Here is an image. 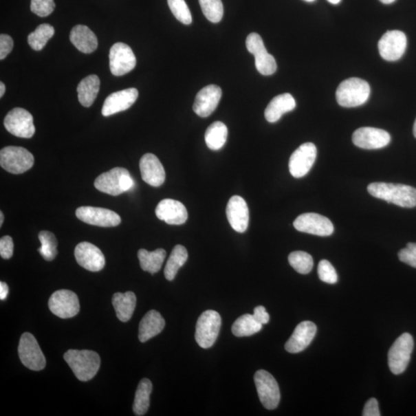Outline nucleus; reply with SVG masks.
<instances>
[{
  "label": "nucleus",
  "instance_id": "f257e3e1",
  "mask_svg": "<svg viewBox=\"0 0 416 416\" xmlns=\"http://www.w3.org/2000/svg\"><path fill=\"white\" fill-rule=\"evenodd\" d=\"M369 193L380 199L402 208L416 206V188L405 184L372 183L368 186Z\"/></svg>",
  "mask_w": 416,
  "mask_h": 416
},
{
  "label": "nucleus",
  "instance_id": "f03ea898",
  "mask_svg": "<svg viewBox=\"0 0 416 416\" xmlns=\"http://www.w3.org/2000/svg\"><path fill=\"white\" fill-rule=\"evenodd\" d=\"M64 360L82 382L92 380L100 367V357L94 351L70 349L64 354Z\"/></svg>",
  "mask_w": 416,
  "mask_h": 416
},
{
  "label": "nucleus",
  "instance_id": "7ed1b4c3",
  "mask_svg": "<svg viewBox=\"0 0 416 416\" xmlns=\"http://www.w3.org/2000/svg\"><path fill=\"white\" fill-rule=\"evenodd\" d=\"M370 86L360 78H349L338 86L336 91L338 104L343 107H360L369 100Z\"/></svg>",
  "mask_w": 416,
  "mask_h": 416
},
{
  "label": "nucleus",
  "instance_id": "20e7f679",
  "mask_svg": "<svg viewBox=\"0 0 416 416\" xmlns=\"http://www.w3.org/2000/svg\"><path fill=\"white\" fill-rule=\"evenodd\" d=\"M94 186L103 193L118 196L131 190L134 187V181L127 169L114 168L97 177Z\"/></svg>",
  "mask_w": 416,
  "mask_h": 416
},
{
  "label": "nucleus",
  "instance_id": "39448f33",
  "mask_svg": "<svg viewBox=\"0 0 416 416\" xmlns=\"http://www.w3.org/2000/svg\"><path fill=\"white\" fill-rule=\"evenodd\" d=\"M34 157L21 146H6L0 151V165L11 174L21 175L32 168Z\"/></svg>",
  "mask_w": 416,
  "mask_h": 416
},
{
  "label": "nucleus",
  "instance_id": "423d86ee",
  "mask_svg": "<svg viewBox=\"0 0 416 416\" xmlns=\"http://www.w3.org/2000/svg\"><path fill=\"white\" fill-rule=\"evenodd\" d=\"M413 349V338L408 333H404L396 339L388 354V366L394 375L405 372L410 362Z\"/></svg>",
  "mask_w": 416,
  "mask_h": 416
},
{
  "label": "nucleus",
  "instance_id": "0eeeda50",
  "mask_svg": "<svg viewBox=\"0 0 416 416\" xmlns=\"http://www.w3.org/2000/svg\"><path fill=\"white\" fill-rule=\"evenodd\" d=\"M221 325V318L214 310H208L201 314L196 325L195 339L199 347L208 349L212 347L219 337Z\"/></svg>",
  "mask_w": 416,
  "mask_h": 416
},
{
  "label": "nucleus",
  "instance_id": "6e6552de",
  "mask_svg": "<svg viewBox=\"0 0 416 416\" xmlns=\"http://www.w3.org/2000/svg\"><path fill=\"white\" fill-rule=\"evenodd\" d=\"M18 353L21 362L30 370L41 371L46 366V358L35 337L29 332L21 336Z\"/></svg>",
  "mask_w": 416,
  "mask_h": 416
},
{
  "label": "nucleus",
  "instance_id": "1a4fd4ad",
  "mask_svg": "<svg viewBox=\"0 0 416 416\" xmlns=\"http://www.w3.org/2000/svg\"><path fill=\"white\" fill-rule=\"evenodd\" d=\"M254 383L261 404L267 409L276 408L281 399L278 384L274 377L265 370L255 373Z\"/></svg>",
  "mask_w": 416,
  "mask_h": 416
},
{
  "label": "nucleus",
  "instance_id": "9d476101",
  "mask_svg": "<svg viewBox=\"0 0 416 416\" xmlns=\"http://www.w3.org/2000/svg\"><path fill=\"white\" fill-rule=\"evenodd\" d=\"M246 47L249 53L255 57V67L264 76H270L276 72L277 63L274 57L268 54L263 40L256 33L250 34L246 39Z\"/></svg>",
  "mask_w": 416,
  "mask_h": 416
},
{
  "label": "nucleus",
  "instance_id": "9b49d317",
  "mask_svg": "<svg viewBox=\"0 0 416 416\" xmlns=\"http://www.w3.org/2000/svg\"><path fill=\"white\" fill-rule=\"evenodd\" d=\"M4 126L12 135L21 138H31L36 131L33 116L21 107L12 109L6 115Z\"/></svg>",
  "mask_w": 416,
  "mask_h": 416
},
{
  "label": "nucleus",
  "instance_id": "f8f14e48",
  "mask_svg": "<svg viewBox=\"0 0 416 416\" xmlns=\"http://www.w3.org/2000/svg\"><path fill=\"white\" fill-rule=\"evenodd\" d=\"M48 305L51 312L61 318H73L80 311L78 297L69 290L55 292L50 298Z\"/></svg>",
  "mask_w": 416,
  "mask_h": 416
},
{
  "label": "nucleus",
  "instance_id": "ddd939ff",
  "mask_svg": "<svg viewBox=\"0 0 416 416\" xmlns=\"http://www.w3.org/2000/svg\"><path fill=\"white\" fill-rule=\"evenodd\" d=\"M110 69L115 76L130 73L136 67L137 60L131 48L124 43L113 45L109 54Z\"/></svg>",
  "mask_w": 416,
  "mask_h": 416
},
{
  "label": "nucleus",
  "instance_id": "4468645a",
  "mask_svg": "<svg viewBox=\"0 0 416 416\" xmlns=\"http://www.w3.org/2000/svg\"><path fill=\"white\" fill-rule=\"evenodd\" d=\"M76 216L88 225L111 228L121 223L119 215L111 210L91 206L80 207L76 210Z\"/></svg>",
  "mask_w": 416,
  "mask_h": 416
},
{
  "label": "nucleus",
  "instance_id": "2eb2a0df",
  "mask_svg": "<svg viewBox=\"0 0 416 416\" xmlns=\"http://www.w3.org/2000/svg\"><path fill=\"white\" fill-rule=\"evenodd\" d=\"M379 51L384 60L396 61L405 54L407 47V38L400 30H390L381 38Z\"/></svg>",
  "mask_w": 416,
  "mask_h": 416
},
{
  "label": "nucleus",
  "instance_id": "dca6fc26",
  "mask_svg": "<svg viewBox=\"0 0 416 416\" xmlns=\"http://www.w3.org/2000/svg\"><path fill=\"white\" fill-rule=\"evenodd\" d=\"M317 149L312 143H305L294 151L289 160V171L296 178L305 176L315 164Z\"/></svg>",
  "mask_w": 416,
  "mask_h": 416
},
{
  "label": "nucleus",
  "instance_id": "f3484780",
  "mask_svg": "<svg viewBox=\"0 0 416 416\" xmlns=\"http://www.w3.org/2000/svg\"><path fill=\"white\" fill-rule=\"evenodd\" d=\"M294 227L298 232L322 237L334 232V226L328 217L316 213L300 215L294 221Z\"/></svg>",
  "mask_w": 416,
  "mask_h": 416
},
{
  "label": "nucleus",
  "instance_id": "a211bd4d",
  "mask_svg": "<svg viewBox=\"0 0 416 416\" xmlns=\"http://www.w3.org/2000/svg\"><path fill=\"white\" fill-rule=\"evenodd\" d=\"M390 140L391 137L387 131L374 127H361L353 135L354 144L366 150L383 149Z\"/></svg>",
  "mask_w": 416,
  "mask_h": 416
},
{
  "label": "nucleus",
  "instance_id": "6ab92c4d",
  "mask_svg": "<svg viewBox=\"0 0 416 416\" xmlns=\"http://www.w3.org/2000/svg\"><path fill=\"white\" fill-rule=\"evenodd\" d=\"M78 263L89 272H100L105 266V257L100 249L91 243L81 242L75 248Z\"/></svg>",
  "mask_w": 416,
  "mask_h": 416
},
{
  "label": "nucleus",
  "instance_id": "aec40b11",
  "mask_svg": "<svg viewBox=\"0 0 416 416\" xmlns=\"http://www.w3.org/2000/svg\"><path fill=\"white\" fill-rule=\"evenodd\" d=\"M138 95L136 88L125 89L109 95L102 107V114L105 117H109L128 110L135 103Z\"/></svg>",
  "mask_w": 416,
  "mask_h": 416
},
{
  "label": "nucleus",
  "instance_id": "412c9836",
  "mask_svg": "<svg viewBox=\"0 0 416 416\" xmlns=\"http://www.w3.org/2000/svg\"><path fill=\"white\" fill-rule=\"evenodd\" d=\"M221 89L211 85L201 89L197 93L193 106L195 113L201 118H208L212 113L221 98Z\"/></svg>",
  "mask_w": 416,
  "mask_h": 416
},
{
  "label": "nucleus",
  "instance_id": "4be33fe9",
  "mask_svg": "<svg viewBox=\"0 0 416 416\" xmlns=\"http://www.w3.org/2000/svg\"><path fill=\"white\" fill-rule=\"evenodd\" d=\"M226 215L230 227L235 232H246L249 223V209L244 198L237 195L230 197L226 208Z\"/></svg>",
  "mask_w": 416,
  "mask_h": 416
},
{
  "label": "nucleus",
  "instance_id": "5701e85b",
  "mask_svg": "<svg viewBox=\"0 0 416 416\" xmlns=\"http://www.w3.org/2000/svg\"><path fill=\"white\" fill-rule=\"evenodd\" d=\"M155 212L160 220L171 226L183 225L188 217V210L184 204L173 199H164L160 202Z\"/></svg>",
  "mask_w": 416,
  "mask_h": 416
},
{
  "label": "nucleus",
  "instance_id": "b1692460",
  "mask_svg": "<svg viewBox=\"0 0 416 416\" xmlns=\"http://www.w3.org/2000/svg\"><path fill=\"white\" fill-rule=\"evenodd\" d=\"M143 181L152 187H160L165 182V171L160 160L153 153H146L140 161Z\"/></svg>",
  "mask_w": 416,
  "mask_h": 416
},
{
  "label": "nucleus",
  "instance_id": "393cba45",
  "mask_svg": "<svg viewBox=\"0 0 416 416\" xmlns=\"http://www.w3.org/2000/svg\"><path fill=\"white\" fill-rule=\"evenodd\" d=\"M317 332L316 324L309 321L300 322L285 344V349L290 353L304 351L312 342Z\"/></svg>",
  "mask_w": 416,
  "mask_h": 416
},
{
  "label": "nucleus",
  "instance_id": "a878e982",
  "mask_svg": "<svg viewBox=\"0 0 416 416\" xmlns=\"http://www.w3.org/2000/svg\"><path fill=\"white\" fill-rule=\"evenodd\" d=\"M70 41L83 54H91L98 47V38L87 25H76L70 32Z\"/></svg>",
  "mask_w": 416,
  "mask_h": 416
},
{
  "label": "nucleus",
  "instance_id": "bb28decb",
  "mask_svg": "<svg viewBox=\"0 0 416 416\" xmlns=\"http://www.w3.org/2000/svg\"><path fill=\"white\" fill-rule=\"evenodd\" d=\"M296 107V100L290 94L276 96L265 109V119L270 123L277 122L283 116V114L292 111Z\"/></svg>",
  "mask_w": 416,
  "mask_h": 416
},
{
  "label": "nucleus",
  "instance_id": "cd10ccee",
  "mask_svg": "<svg viewBox=\"0 0 416 416\" xmlns=\"http://www.w3.org/2000/svg\"><path fill=\"white\" fill-rule=\"evenodd\" d=\"M164 326L165 321L161 314L155 310L147 312L139 325V340L142 342L149 341L159 335L164 330Z\"/></svg>",
  "mask_w": 416,
  "mask_h": 416
},
{
  "label": "nucleus",
  "instance_id": "c85d7f7f",
  "mask_svg": "<svg viewBox=\"0 0 416 416\" xmlns=\"http://www.w3.org/2000/svg\"><path fill=\"white\" fill-rule=\"evenodd\" d=\"M112 303L120 321L127 322L132 318L137 304L135 294L132 292L113 294Z\"/></svg>",
  "mask_w": 416,
  "mask_h": 416
},
{
  "label": "nucleus",
  "instance_id": "c756f323",
  "mask_svg": "<svg viewBox=\"0 0 416 416\" xmlns=\"http://www.w3.org/2000/svg\"><path fill=\"white\" fill-rule=\"evenodd\" d=\"M100 87V80L96 75L88 76L80 81L76 91L82 106L89 107L94 104L98 97Z\"/></svg>",
  "mask_w": 416,
  "mask_h": 416
},
{
  "label": "nucleus",
  "instance_id": "7c9ffc66",
  "mask_svg": "<svg viewBox=\"0 0 416 416\" xmlns=\"http://www.w3.org/2000/svg\"><path fill=\"white\" fill-rule=\"evenodd\" d=\"M166 254L165 250L162 248L157 249L151 252L145 249H140L138 253L140 267L144 272L152 274L157 273L161 270Z\"/></svg>",
  "mask_w": 416,
  "mask_h": 416
},
{
  "label": "nucleus",
  "instance_id": "2f4dec72",
  "mask_svg": "<svg viewBox=\"0 0 416 416\" xmlns=\"http://www.w3.org/2000/svg\"><path fill=\"white\" fill-rule=\"evenodd\" d=\"M228 133L227 126L221 121L210 124L206 133V142L208 149L212 151L221 149L227 142Z\"/></svg>",
  "mask_w": 416,
  "mask_h": 416
},
{
  "label": "nucleus",
  "instance_id": "473e14b6",
  "mask_svg": "<svg viewBox=\"0 0 416 416\" xmlns=\"http://www.w3.org/2000/svg\"><path fill=\"white\" fill-rule=\"evenodd\" d=\"M152 389V383L149 380L144 379L140 382L133 406V413L136 415H144L149 410Z\"/></svg>",
  "mask_w": 416,
  "mask_h": 416
},
{
  "label": "nucleus",
  "instance_id": "72a5a7b5",
  "mask_svg": "<svg viewBox=\"0 0 416 416\" xmlns=\"http://www.w3.org/2000/svg\"><path fill=\"white\" fill-rule=\"evenodd\" d=\"M188 259L187 249L184 246L176 245L170 255L164 268V275L166 280L173 281L180 268L185 264Z\"/></svg>",
  "mask_w": 416,
  "mask_h": 416
},
{
  "label": "nucleus",
  "instance_id": "f704fd0d",
  "mask_svg": "<svg viewBox=\"0 0 416 416\" xmlns=\"http://www.w3.org/2000/svg\"><path fill=\"white\" fill-rule=\"evenodd\" d=\"M262 326L263 325L256 321L253 315L245 314L236 320L232 329L235 336L247 337L260 331Z\"/></svg>",
  "mask_w": 416,
  "mask_h": 416
},
{
  "label": "nucleus",
  "instance_id": "c9c22d12",
  "mask_svg": "<svg viewBox=\"0 0 416 416\" xmlns=\"http://www.w3.org/2000/svg\"><path fill=\"white\" fill-rule=\"evenodd\" d=\"M54 33L55 30L52 25L47 23L41 24L28 36V43L32 49L40 51L46 46Z\"/></svg>",
  "mask_w": 416,
  "mask_h": 416
},
{
  "label": "nucleus",
  "instance_id": "e433bc0d",
  "mask_svg": "<svg viewBox=\"0 0 416 416\" xmlns=\"http://www.w3.org/2000/svg\"><path fill=\"white\" fill-rule=\"evenodd\" d=\"M39 239L41 247L38 249V252L45 260L48 261L54 260L58 254V251H57L58 242H57L55 235L47 230H43L39 234Z\"/></svg>",
  "mask_w": 416,
  "mask_h": 416
},
{
  "label": "nucleus",
  "instance_id": "4c0bfd02",
  "mask_svg": "<svg viewBox=\"0 0 416 416\" xmlns=\"http://www.w3.org/2000/svg\"><path fill=\"white\" fill-rule=\"evenodd\" d=\"M291 266L297 272L309 274L313 268L314 261L311 256L305 252H294L289 256Z\"/></svg>",
  "mask_w": 416,
  "mask_h": 416
},
{
  "label": "nucleus",
  "instance_id": "58836bf2",
  "mask_svg": "<svg viewBox=\"0 0 416 416\" xmlns=\"http://www.w3.org/2000/svg\"><path fill=\"white\" fill-rule=\"evenodd\" d=\"M203 14L208 20L214 23H219L223 15L221 0H199Z\"/></svg>",
  "mask_w": 416,
  "mask_h": 416
},
{
  "label": "nucleus",
  "instance_id": "ea45409f",
  "mask_svg": "<svg viewBox=\"0 0 416 416\" xmlns=\"http://www.w3.org/2000/svg\"><path fill=\"white\" fill-rule=\"evenodd\" d=\"M169 8L177 21L185 25L192 23V17L185 0H168Z\"/></svg>",
  "mask_w": 416,
  "mask_h": 416
},
{
  "label": "nucleus",
  "instance_id": "a19ab883",
  "mask_svg": "<svg viewBox=\"0 0 416 416\" xmlns=\"http://www.w3.org/2000/svg\"><path fill=\"white\" fill-rule=\"evenodd\" d=\"M318 274L320 280L328 284H336L338 281V274L335 267L327 260L319 262Z\"/></svg>",
  "mask_w": 416,
  "mask_h": 416
},
{
  "label": "nucleus",
  "instance_id": "79ce46f5",
  "mask_svg": "<svg viewBox=\"0 0 416 416\" xmlns=\"http://www.w3.org/2000/svg\"><path fill=\"white\" fill-rule=\"evenodd\" d=\"M30 9L36 15L46 17L54 12L55 3L54 0H31Z\"/></svg>",
  "mask_w": 416,
  "mask_h": 416
},
{
  "label": "nucleus",
  "instance_id": "37998d69",
  "mask_svg": "<svg viewBox=\"0 0 416 416\" xmlns=\"http://www.w3.org/2000/svg\"><path fill=\"white\" fill-rule=\"evenodd\" d=\"M399 259L404 263L416 268V243H408L399 252Z\"/></svg>",
  "mask_w": 416,
  "mask_h": 416
},
{
  "label": "nucleus",
  "instance_id": "c03bdc74",
  "mask_svg": "<svg viewBox=\"0 0 416 416\" xmlns=\"http://www.w3.org/2000/svg\"><path fill=\"white\" fill-rule=\"evenodd\" d=\"M14 241L10 236H4L0 240V255L4 259H10L14 254Z\"/></svg>",
  "mask_w": 416,
  "mask_h": 416
},
{
  "label": "nucleus",
  "instance_id": "a18cd8bd",
  "mask_svg": "<svg viewBox=\"0 0 416 416\" xmlns=\"http://www.w3.org/2000/svg\"><path fill=\"white\" fill-rule=\"evenodd\" d=\"M14 48V41L9 35H0V60L3 61L8 56Z\"/></svg>",
  "mask_w": 416,
  "mask_h": 416
},
{
  "label": "nucleus",
  "instance_id": "49530a36",
  "mask_svg": "<svg viewBox=\"0 0 416 416\" xmlns=\"http://www.w3.org/2000/svg\"><path fill=\"white\" fill-rule=\"evenodd\" d=\"M362 415L364 416H380L379 403L377 399L372 398L367 401L364 405Z\"/></svg>",
  "mask_w": 416,
  "mask_h": 416
},
{
  "label": "nucleus",
  "instance_id": "de8ad7c7",
  "mask_svg": "<svg viewBox=\"0 0 416 416\" xmlns=\"http://www.w3.org/2000/svg\"><path fill=\"white\" fill-rule=\"evenodd\" d=\"M253 316L256 321L262 325L268 323L270 320V314L266 311L263 306L256 307L254 310Z\"/></svg>",
  "mask_w": 416,
  "mask_h": 416
},
{
  "label": "nucleus",
  "instance_id": "09e8293b",
  "mask_svg": "<svg viewBox=\"0 0 416 416\" xmlns=\"http://www.w3.org/2000/svg\"><path fill=\"white\" fill-rule=\"evenodd\" d=\"M9 294V287L8 284L3 283H0V299L5 300L6 297H8Z\"/></svg>",
  "mask_w": 416,
  "mask_h": 416
},
{
  "label": "nucleus",
  "instance_id": "8fccbe9b",
  "mask_svg": "<svg viewBox=\"0 0 416 416\" xmlns=\"http://www.w3.org/2000/svg\"><path fill=\"white\" fill-rule=\"evenodd\" d=\"M6 91V87L3 83H0V98H3Z\"/></svg>",
  "mask_w": 416,
  "mask_h": 416
},
{
  "label": "nucleus",
  "instance_id": "3c124183",
  "mask_svg": "<svg viewBox=\"0 0 416 416\" xmlns=\"http://www.w3.org/2000/svg\"><path fill=\"white\" fill-rule=\"evenodd\" d=\"M380 1L384 4H391L395 1V0H380Z\"/></svg>",
  "mask_w": 416,
  "mask_h": 416
},
{
  "label": "nucleus",
  "instance_id": "603ef678",
  "mask_svg": "<svg viewBox=\"0 0 416 416\" xmlns=\"http://www.w3.org/2000/svg\"><path fill=\"white\" fill-rule=\"evenodd\" d=\"M3 221H4V215L1 211V212H0V226H3Z\"/></svg>",
  "mask_w": 416,
  "mask_h": 416
},
{
  "label": "nucleus",
  "instance_id": "864d4df0",
  "mask_svg": "<svg viewBox=\"0 0 416 416\" xmlns=\"http://www.w3.org/2000/svg\"><path fill=\"white\" fill-rule=\"evenodd\" d=\"M328 1L331 4H338L341 2V0H328Z\"/></svg>",
  "mask_w": 416,
  "mask_h": 416
},
{
  "label": "nucleus",
  "instance_id": "5fc2aeb1",
  "mask_svg": "<svg viewBox=\"0 0 416 416\" xmlns=\"http://www.w3.org/2000/svg\"><path fill=\"white\" fill-rule=\"evenodd\" d=\"M413 133H414V136L416 138V119H415L414 126H413Z\"/></svg>",
  "mask_w": 416,
  "mask_h": 416
},
{
  "label": "nucleus",
  "instance_id": "6e6d98bb",
  "mask_svg": "<svg viewBox=\"0 0 416 416\" xmlns=\"http://www.w3.org/2000/svg\"><path fill=\"white\" fill-rule=\"evenodd\" d=\"M304 1L308 2V3H312V2H315L316 0H304Z\"/></svg>",
  "mask_w": 416,
  "mask_h": 416
}]
</instances>
